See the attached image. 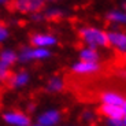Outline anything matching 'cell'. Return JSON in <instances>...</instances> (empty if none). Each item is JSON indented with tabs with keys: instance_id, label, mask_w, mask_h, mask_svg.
Here are the masks:
<instances>
[{
	"instance_id": "obj_1",
	"label": "cell",
	"mask_w": 126,
	"mask_h": 126,
	"mask_svg": "<svg viewBox=\"0 0 126 126\" xmlns=\"http://www.w3.org/2000/svg\"><path fill=\"white\" fill-rule=\"evenodd\" d=\"M79 37L85 41L86 44L93 49L94 47L97 45H107L108 44V38L107 34L104 32L99 30V29H92V28H86V29H82L79 32Z\"/></svg>"
},
{
	"instance_id": "obj_2",
	"label": "cell",
	"mask_w": 126,
	"mask_h": 126,
	"mask_svg": "<svg viewBox=\"0 0 126 126\" xmlns=\"http://www.w3.org/2000/svg\"><path fill=\"white\" fill-rule=\"evenodd\" d=\"M44 6L43 0H16L14 7L21 13H38Z\"/></svg>"
},
{
	"instance_id": "obj_3",
	"label": "cell",
	"mask_w": 126,
	"mask_h": 126,
	"mask_svg": "<svg viewBox=\"0 0 126 126\" xmlns=\"http://www.w3.org/2000/svg\"><path fill=\"white\" fill-rule=\"evenodd\" d=\"M99 111H100L101 114H104V115L110 117L111 119H119L121 121L123 118V115H125L122 107H119V106H110V104H104Z\"/></svg>"
},
{
	"instance_id": "obj_4",
	"label": "cell",
	"mask_w": 126,
	"mask_h": 126,
	"mask_svg": "<svg viewBox=\"0 0 126 126\" xmlns=\"http://www.w3.org/2000/svg\"><path fill=\"white\" fill-rule=\"evenodd\" d=\"M4 119L8 123L15 125V126H29V123H30V121H29L28 117H25V115H22V114H19V112L6 114V115H4Z\"/></svg>"
},
{
	"instance_id": "obj_5",
	"label": "cell",
	"mask_w": 126,
	"mask_h": 126,
	"mask_svg": "<svg viewBox=\"0 0 126 126\" xmlns=\"http://www.w3.org/2000/svg\"><path fill=\"white\" fill-rule=\"evenodd\" d=\"M108 43L119 48L121 51H126V34L123 33H118V32H112L110 34H107Z\"/></svg>"
},
{
	"instance_id": "obj_6",
	"label": "cell",
	"mask_w": 126,
	"mask_h": 126,
	"mask_svg": "<svg viewBox=\"0 0 126 126\" xmlns=\"http://www.w3.org/2000/svg\"><path fill=\"white\" fill-rule=\"evenodd\" d=\"M58 121H59V114L56 111H48L38 118V122L41 123V126H52Z\"/></svg>"
},
{
	"instance_id": "obj_7",
	"label": "cell",
	"mask_w": 126,
	"mask_h": 126,
	"mask_svg": "<svg viewBox=\"0 0 126 126\" xmlns=\"http://www.w3.org/2000/svg\"><path fill=\"white\" fill-rule=\"evenodd\" d=\"M56 43L55 37L52 36H45V34H38L32 37V44L37 47H47V45H54Z\"/></svg>"
},
{
	"instance_id": "obj_8",
	"label": "cell",
	"mask_w": 126,
	"mask_h": 126,
	"mask_svg": "<svg viewBox=\"0 0 126 126\" xmlns=\"http://www.w3.org/2000/svg\"><path fill=\"white\" fill-rule=\"evenodd\" d=\"M99 69V66L93 62H81L78 64L74 66V71L76 73H81V74H85V73H93Z\"/></svg>"
},
{
	"instance_id": "obj_9",
	"label": "cell",
	"mask_w": 126,
	"mask_h": 126,
	"mask_svg": "<svg viewBox=\"0 0 126 126\" xmlns=\"http://www.w3.org/2000/svg\"><path fill=\"white\" fill-rule=\"evenodd\" d=\"M101 100L106 104H110V106H119V107L123 104V101H125L119 94H117V93H103L101 94Z\"/></svg>"
},
{
	"instance_id": "obj_10",
	"label": "cell",
	"mask_w": 126,
	"mask_h": 126,
	"mask_svg": "<svg viewBox=\"0 0 126 126\" xmlns=\"http://www.w3.org/2000/svg\"><path fill=\"white\" fill-rule=\"evenodd\" d=\"M6 81H8L10 86H22L28 82V74L21 73V74H15V76H10Z\"/></svg>"
},
{
	"instance_id": "obj_11",
	"label": "cell",
	"mask_w": 126,
	"mask_h": 126,
	"mask_svg": "<svg viewBox=\"0 0 126 126\" xmlns=\"http://www.w3.org/2000/svg\"><path fill=\"white\" fill-rule=\"evenodd\" d=\"M97 52L94 49H92V48H89V49H82L81 51V59L82 62H96V59H97Z\"/></svg>"
},
{
	"instance_id": "obj_12",
	"label": "cell",
	"mask_w": 126,
	"mask_h": 126,
	"mask_svg": "<svg viewBox=\"0 0 126 126\" xmlns=\"http://www.w3.org/2000/svg\"><path fill=\"white\" fill-rule=\"evenodd\" d=\"M0 59H1V63H4V64H11V63L15 62L16 59V55L14 54L13 51H4V52H1V56H0Z\"/></svg>"
},
{
	"instance_id": "obj_13",
	"label": "cell",
	"mask_w": 126,
	"mask_h": 126,
	"mask_svg": "<svg viewBox=\"0 0 126 126\" xmlns=\"http://www.w3.org/2000/svg\"><path fill=\"white\" fill-rule=\"evenodd\" d=\"M48 51L43 49V48H38V49H30V59H33V58H47L48 56Z\"/></svg>"
},
{
	"instance_id": "obj_14",
	"label": "cell",
	"mask_w": 126,
	"mask_h": 126,
	"mask_svg": "<svg viewBox=\"0 0 126 126\" xmlns=\"http://www.w3.org/2000/svg\"><path fill=\"white\" fill-rule=\"evenodd\" d=\"M62 86H63L62 81H60L59 78H54V79H51L48 88H49L51 91H59V89H62Z\"/></svg>"
},
{
	"instance_id": "obj_15",
	"label": "cell",
	"mask_w": 126,
	"mask_h": 126,
	"mask_svg": "<svg viewBox=\"0 0 126 126\" xmlns=\"http://www.w3.org/2000/svg\"><path fill=\"white\" fill-rule=\"evenodd\" d=\"M10 76H11V74H10L8 70H7V64L0 62V79H7Z\"/></svg>"
},
{
	"instance_id": "obj_16",
	"label": "cell",
	"mask_w": 126,
	"mask_h": 126,
	"mask_svg": "<svg viewBox=\"0 0 126 126\" xmlns=\"http://www.w3.org/2000/svg\"><path fill=\"white\" fill-rule=\"evenodd\" d=\"M6 37H7V30H6V29H4L1 25H0V41L4 40Z\"/></svg>"
},
{
	"instance_id": "obj_17",
	"label": "cell",
	"mask_w": 126,
	"mask_h": 126,
	"mask_svg": "<svg viewBox=\"0 0 126 126\" xmlns=\"http://www.w3.org/2000/svg\"><path fill=\"white\" fill-rule=\"evenodd\" d=\"M110 126H123V122L119 119H111L110 121Z\"/></svg>"
},
{
	"instance_id": "obj_18",
	"label": "cell",
	"mask_w": 126,
	"mask_h": 126,
	"mask_svg": "<svg viewBox=\"0 0 126 126\" xmlns=\"http://www.w3.org/2000/svg\"><path fill=\"white\" fill-rule=\"evenodd\" d=\"M122 110H123V112L126 114V101H123V104H122Z\"/></svg>"
},
{
	"instance_id": "obj_19",
	"label": "cell",
	"mask_w": 126,
	"mask_h": 126,
	"mask_svg": "<svg viewBox=\"0 0 126 126\" xmlns=\"http://www.w3.org/2000/svg\"><path fill=\"white\" fill-rule=\"evenodd\" d=\"M123 126H126V118H125V121H123Z\"/></svg>"
},
{
	"instance_id": "obj_20",
	"label": "cell",
	"mask_w": 126,
	"mask_h": 126,
	"mask_svg": "<svg viewBox=\"0 0 126 126\" xmlns=\"http://www.w3.org/2000/svg\"><path fill=\"white\" fill-rule=\"evenodd\" d=\"M3 1H6V0H0V3H3Z\"/></svg>"
},
{
	"instance_id": "obj_21",
	"label": "cell",
	"mask_w": 126,
	"mask_h": 126,
	"mask_svg": "<svg viewBox=\"0 0 126 126\" xmlns=\"http://www.w3.org/2000/svg\"><path fill=\"white\" fill-rule=\"evenodd\" d=\"M125 22H126V14H125Z\"/></svg>"
},
{
	"instance_id": "obj_22",
	"label": "cell",
	"mask_w": 126,
	"mask_h": 126,
	"mask_svg": "<svg viewBox=\"0 0 126 126\" xmlns=\"http://www.w3.org/2000/svg\"><path fill=\"white\" fill-rule=\"evenodd\" d=\"M38 126H41V125H38Z\"/></svg>"
}]
</instances>
